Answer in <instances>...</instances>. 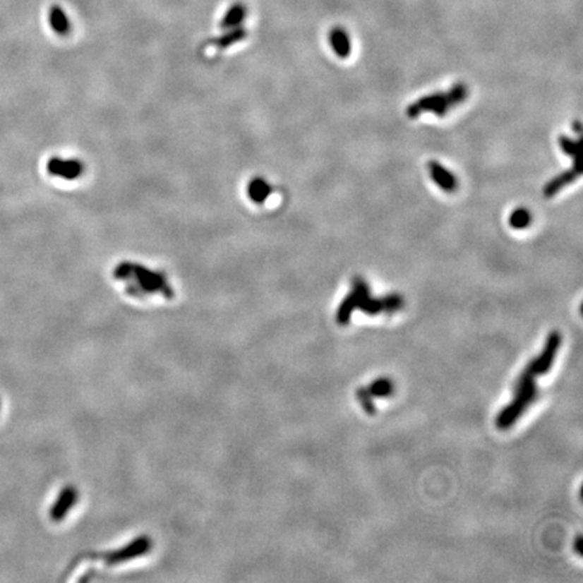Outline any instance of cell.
<instances>
[{"mask_svg": "<svg viewBox=\"0 0 583 583\" xmlns=\"http://www.w3.org/2000/svg\"><path fill=\"white\" fill-rule=\"evenodd\" d=\"M450 103L447 100V96L443 92L432 93V95H427L421 99H419L417 102H414V104H411L407 114L409 118H416L423 112H433L438 116H443L447 114V111L450 109Z\"/></svg>", "mask_w": 583, "mask_h": 583, "instance_id": "obj_1", "label": "cell"}, {"mask_svg": "<svg viewBox=\"0 0 583 583\" xmlns=\"http://www.w3.org/2000/svg\"><path fill=\"white\" fill-rule=\"evenodd\" d=\"M560 343H562V335L559 332L553 331L548 335L546 347H544L541 355L529 363L531 368L534 370V373H535V375H541V374H546V373L550 371Z\"/></svg>", "mask_w": 583, "mask_h": 583, "instance_id": "obj_2", "label": "cell"}, {"mask_svg": "<svg viewBox=\"0 0 583 583\" xmlns=\"http://www.w3.org/2000/svg\"><path fill=\"white\" fill-rule=\"evenodd\" d=\"M47 172L56 177L73 180L81 174L83 165L76 160H62L54 157L50 158L47 162Z\"/></svg>", "mask_w": 583, "mask_h": 583, "instance_id": "obj_3", "label": "cell"}, {"mask_svg": "<svg viewBox=\"0 0 583 583\" xmlns=\"http://www.w3.org/2000/svg\"><path fill=\"white\" fill-rule=\"evenodd\" d=\"M529 407L527 401H524L519 397H515L513 402L505 407L495 419V424L500 430H507L510 428L525 412V409Z\"/></svg>", "mask_w": 583, "mask_h": 583, "instance_id": "obj_4", "label": "cell"}, {"mask_svg": "<svg viewBox=\"0 0 583 583\" xmlns=\"http://www.w3.org/2000/svg\"><path fill=\"white\" fill-rule=\"evenodd\" d=\"M579 174H581V167H579L578 160L575 158L574 167L571 169L566 170L565 173L556 176L548 184L544 186V196L546 198H553L562 188H565L566 185L572 183L577 177H579Z\"/></svg>", "mask_w": 583, "mask_h": 583, "instance_id": "obj_5", "label": "cell"}, {"mask_svg": "<svg viewBox=\"0 0 583 583\" xmlns=\"http://www.w3.org/2000/svg\"><path fill=\"white\" fill-rule=\"evenodd\" d=\"M428 169H430L432 180L445 192H454L458 188L457 177L450 170L445 169V167L440 165L439 162L431 161L428 164Z\"/></svg>", "mask_w": 583, "mask_h": 583, "instance_id": "obj_6", "label": "cell"}, {"mask_svg": "<svg viewBox=\"0 0 583 583\" xmlns=\"http://www.w3.org/2000/svg\"><path fill=\"white\" fill-rule=\"evenodd\" d=\"M330 44L340 59H347L351 53L350 37L342 28H334L330 32Z\"/></svg>", "mask_w": 583, "mask_h": 583, "instance_id": "obj_7", "label": "cell"}, {"mask_svg": "<svg viewBox=\"0 0 583 583\" xmlns=\"http://www.w3.org/2000/svg\"><path fill=\"white\" fill-rule=\"evenodd\" d=\"M358 301H359V294L355 289H353L351 293L342 301V304H340L338 309V313H337V322L340 325H346L347 323L350 322L354 309L358 306Z\"/></svg>", "mask_w": 583, "mask_h": 583, "instance_id": "obj_8", "label": "cell"}, {"mask_svg": "<svg viewBox=\"0 0 583 583\" xmlns=\"http://www.w3.org/2000/svg\"><path fill=\"white\" fill-rule=\"evenodd\" d=\"M49 22H50L52 29L56 31L57 34H60V35L68 34V31L71 29V23H69L68 16H66V14L62 11L59 6H54V7L50 8Z\"/></svg>", "mask_w": 583, "mask_h": 583, "instance_id": "obj_9", "label": "cell"}, {"mask_svg": "<svg viewBox=\"0 0 583 583\" xmlns=\"http://www.w3.org/2000/svg\"><path fill=\"white\" fill-rule=\"evenodd\" d=\"M248 196H250V199L253 200V201H256V203H263L265 200L269 198V195H270V192H272V188L269 186V184L265 181V180H262V179H256V180H253L250 185H248Z\"/></svg>", "mask_w": 583, "mask_h": 583, "instance_id": "obj_10", "label": "cell"}, {"mask_svg": "<svg viewBox=\"0 0 583 583\" xmlns=\"http://www.w3.org/2000/svg\"><path fill=\"white\" fill-rule=\"evenodd\" d=\"M246 16V8L242 4H234L230 10L226 13L224 18L222 19V28L223 29H231L239 25Z\"/></svg>", "mask_w": 583, "mask_h": 583, "instance_id": "obj_11", "label": "cell"}, {"mask_svg": "<svg viewBox=\"0 0 583 583\" xmlns=\"http://www.w3.org/2000/svg\"><path fill=\"white\" fill-rule=\"evenodd\" d=\"M368 389V393L371 395V397H387L393 395V383L387 378H380L375 380L373 384L370 385Z\"/></svg>", "mask_w": 583, "mask_h": 583, "instance_id": "obj_12", "label": "cell"}, {"mask_svg": "<svg viewBox=\"0 0 583 583\" xmlns=\"http://www.w3.org/2000/svg\"><path fill=\"white\" fill-rule=\"evenodd\" d=\"M532 217L531 214L524 210V208H519L516 211L512 212V215L509 217V224L510 227H513L515 230H524L528 227V224H531Z\"/></svg>", "mask_w": 583, "mask_h": 583, "instance_id": "obj_13", "label": "cell"}, {"mask_svg": "<svg viewBox=\"0 0 583 583\" xmlns=\"http://www.w3.org/2000/svg\"><path fill=\"white\" fill-rule=\"evenodd\" d=\"M356 308H359L361 311H363L368 315H378L380 312H383V301L368 296V297L359 299Z\"/></svg>", "mask_w": 583, "mask_h": 583, "instance_id": "obj_14", "label": "cell"}, {"mask_svg": "<svg viewBox=\"0 0 583 583\" xmlns=\"http://www.w3.org/2000/svg\"><path fill=\"white\" fill-rule=\"evenodd\" d=\"M445 96H447V100H448V103H450L451 107H452V106H457V104H459V103H462V102L466 99V96H467V87L463 85V84H457V85H454L448 92L445 93Z\"/></svg>", "mask_w": 583, "mask_h": 583, "instance_id": "obj_15", "label": "cell"}, {"mask_svg": "<svg viewBox=\"0 0 583 583\" xmlns=\"http://www.w3.org/2000/svg\"><path fill=\"white\" fill-rule=\"evenodd\" d=\"M356 397L359 399V402H361V405H362V408L365 409L366 414H371V416L375 414V405H374V402L371 399V395L368 393L366 387L356 389Z\"/></svg>", "mask_w": 583, "mask_h": 583, "instance_id": "obj_16", "label": "cell"}, {"mask_svg": "<svg viewBox=\"0 0 583 583\" xmlns=\"http://www.w3.org/2000/svg\"><path fill=\"white\" fill-rule=\"evenodd\" d=\"M381 301H383V311H386L389 313L397 311L404 306V299H402V296H399L397 293L385 296L384 299H381Z\"/></svg>", "mask_w": 583, "mask_h": 583, "instance_id": "obj_17", "label": "cell"}, {"mask_svg": "<svg viewBox=\"0 0 583 583\" xmlns=\"http://www.w3.org/2000/svg\"><path fill=\"white\" fill-rule=\"evenodd\" d=\"M559 146L567 155L572 157L574 160L577 158V154L579 152V142L578 140L563 136V137L559 138Z\"/></svg>", "mask_w": 583, "mask_h": 583, "instance_id": "obj_18", "label": "cell"}, {"mask_svg": "<svg viewBox=\"0 0 583 583\" xmlns=\"http://www.w3.org/2000/svg\"><path fill=\"white\" fill-rule=\"evenodd\" d=\"M353 289L358 292L359 299H363V297H368V296H370V288H368L366 281H365L363 278H361V277H354Z\"/></svg>", "mask_w": 583, "mask_h": 583, "instance_id": "obj_19", "label": "cell"}, {"mask_svg": "<svg viewBox=\"0 0 583 583\" xmlns=\"http://www.w3.org/2000/svg\"><path fill=\"white\" fill-rule=\"evenodd\" d=\"M574 551L578 555H582V536L578 535L574 541Z\"/></svg>", "mask_w": 583, "mask_h": 583, "instance_id": "obj_20", "label": "cell"}, {"mask_svg": "<svg viewBox=\"0 0 583 583\" xmlns=\"http://www.w3.org/2000/svg\"><path fill=\"white\" fill-rule=\"evenodd\" d=\"M572 126H574L575 133H581V122H578V121H577V122L574 123Z\"/></svg>", "mask_w": 583, "mask_h": 583, "instance_id": "obj_21", "label": "cell"}]
</instances>
